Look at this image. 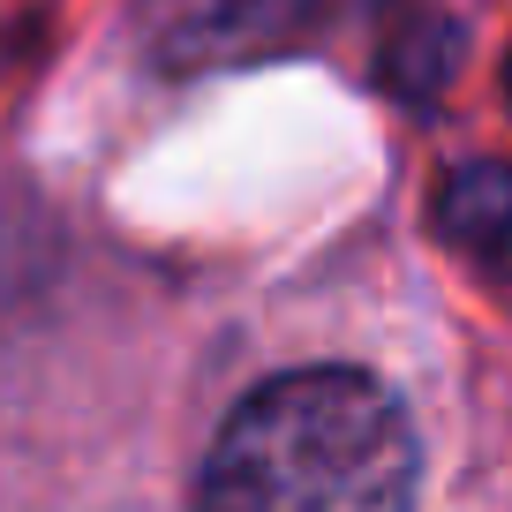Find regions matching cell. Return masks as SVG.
<instances>
[{
    "label": "cell",
    "instance_id": "obj_1",
    "mask_svg": "<svg viewBox=\"0 0 512 512\" xmlns=\"http://www.w3.org/2000/svg\"><path fill=\"white\" fill-rule=\"evenodd\" d=\"M422 445L369 369H287L219 422L196 512H415Z\"/></svg>",
    "mask_w": 512,
    "mask_h": 512
},
{
    "label": "cell",
    "instance_id": "obj_2",
    "mask_svg": "<svg viewBox=\"0 0 512 512\" xmlns=\"http://www.w3.org/2000/svg\"><path fill=\"white\" fill-rule=\"evenodd\" d=\"M437 226L452 249H467L482 272H497L512 287V166H452L437 181Z\"/></svg>",
    "mask_w": 512,
    "mask_h": 512
},
{
    "label": "cell",
    "instance_id": "obj_3",
    "mask_svg": "<svg viewBox=\"0 0 512 512\" xmlns=\"http://www.w3.org/2000/svg\"><path fill=\"white\" fill-rule=\"evenodd\" d=\"M505 98H512V53H505Z\"/></svg>",
    "mask_w": 512,
    "mask_h": 512
}]
</instances>
